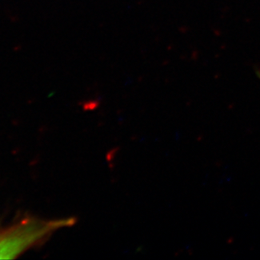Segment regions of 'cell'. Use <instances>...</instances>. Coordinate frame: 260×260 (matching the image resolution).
I'll return each instance as SVG.
<instances>
[{
    "label": "cell",
    "mask_w": 260,
    "mask_h": 260,
    "mask_svg": "<svg viewBox=\"0 0 260 260\" xmlns=\"http://www.w3.org/2000/svg\"><path fill=\"white\" fill-rule=\"evenodd\" d=\"M73 217L43 219L25 216L5 226H0V259L19 257L30 248L47 241L55 232L74 225Z\"/></svg>",
    "instance_id": "1"
}]
</instances>
